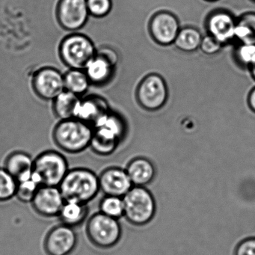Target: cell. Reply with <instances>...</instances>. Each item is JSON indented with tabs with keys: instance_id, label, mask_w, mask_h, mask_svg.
Masks as SVG:
<instances>
[{
	"instance_id": "cell-1",
	"label": "cell",
	"mask_w": 255,
	"mask_h": 255,
	"mask_svg": "<svg viewBox=\"0 0 255 255\" xmlns=\"http://www.w3.org/2000/svg\"><path fill=\"white\" fill-rule=\"evenodd\" d=\"M94 132L90 147L100 156L114 153L126 134L125 120L117 113L109 112L93 126Z\"/></svg>"
},
{
	"instance_id": "cell-2",
	"label": "cell",
	"mask_w": 255,
	"mask_h": 255,
	"mask_svg": "<svg viewBox=\"0 0 255 255\" xmlns=\"http://www.w3.org/2000/svg\"><path fill=\"white\" fill-rule=\"evenodd\" d=\"M65 201L89 204L99 193V177L86 168L69 169L59 186Z\"/></svg>"
},
{
	"instance_id": "cell-3",
	"label": "cell",
	"mask_w": 255,
	"mask_h": 255,
	"mask_svg": "<svg viewBox=\"0 0 255 255\" xmlns=\"http://www.w3.org/2000/svg\"><path fill=\"white\" fill-rule=\"evenodd\" d=\"M93 132V127L74 118L60 121L55 127L53 138L61 150L76 154L90 147Z\"/></svg>"
},
{
	"instance_id": "cell-4",
	"label": "cell",
	"mask_w": 255,
	"mask_h": 255,
	"mask_svg": "<svg viewBox=\"0 0 255 255\" xmlns=\"http://www.w3.org/2000/svg\"><path fill=\"white\" fill-rule=\"evenodd\" d=\"M125 216L135 226H144L151 222L156 212V204L151 192L143 186H133L123 197Z\"/></svg>"
},
{
	"instance_id": "cell-5",
	"label": "cell",
	"mask_w": 255,
	"mask_h": 255,
	"mask_svg": "<svg viewBox=\"0 0 255 255\" xmlns=\"http://www.w3.org/2000/svg\"><path fill=\"white\" fill-rule=\"evenodd\" d=\"M92 40L85 35L74 33L65 37L59 46V56L70 69L84 70L96 56Z\"/></svg>"
},
{
	"instance_id": "cell-6",
	"label": "cell",
	"mask_w": 255,
	"mask_h": 255,
	"mask_svg": "<svg viewBox=\"0 0 255 255\" xmlns=\"http://www.w3.org/2000/svg\"><path fill=\"white\" fill-rule=\"evenodd\" d=\"M68 171L66 157L55 150H47L34 159L32 176L41 186H59Z\"/></svg>"
},
{
	"instance_id": "cell-7",
	"label": "cell",
	"mask_w": 255,
	"mask_h": 255,
	"mask_svg": "<svg viewBox=\"0 0 255 255\" xmlns=\"http://www.w3.org/2000/svg\"><path fill=\"white\" fill-rule=\"evenodd\" d=\"M86 232L93 246L98 249H108L114 247L120 241L122 228L118 219L99 212L88 219Z\"/></svg>"
},
{
	"instance_id": "cell-8",
	"label": "cell",
	"mask_w": 255,
	"mask_h": 255,
	"mask_svg": "<svg viewBox=\"0 0 255 255\" xmlns=\"http://www.w3.org/2000/svg\"><path fill=\"white\" fill-rule=\"evenodd\" d=\"M135 95L137 102L144 110L157 111L168 101V86L162 76L152 73L145 76L138 83Z\"/></svg>"
},
{
	"instance_id": "cell-9",
	"label": "cell",
	"mask_w": 255,
	"mask_h": 255,
	"mask_svg": "<svg viewBox=\"0 0 255 255\" xmlns=\"http://www.w3.org/2000/svg\"><path fill=\"white\" fill-rule=\"evenodd\" d=\"M180 29L178 18L171 11H157L149 21L150 37L156 44L163 47L174 44Z\"/></svg>"
},
{
	"instance_id": "cell-10",
	"label": "cell",
	"mask_w": 255,
	"mask_h": 255,
	"mask_svg": "<svg viewBox=\"0 0 255 255\" xmlns=\"http://www.w3.org/2000/svg\"><path fill=\"white\" fill-rule=\"evenodd\" d=\"M89 16L86 0H60L58 4L56 17L65 30L74 32L83 29Z\"/></svg>"
},
{
	"instance_id": "cell-11",
	"label": "cell",
	"mask_w": 255,
	"mask_h": 255,
	"mask_svg": "<svg viewBox=\"0 0 255 255\" xmlns=\"http://www.w3.org/2000/svg\"><path fill=\"white\" fill-rule=\"evenodd\" d=\"M78 245L75 228L61 223L49 231L44 240L47 255H71Z\"/></svg>"
},
{
	"instance_id": "cell-12",
	"label": "cell",
	"mask_w": 255,
	"mask_h": 255,
	"mask_svg": "<svg viewBox=\"0 0 255 255\" xmlns=\"http://www.w3.org/2000/svg\"><path fill=\"white\" fill-rule=\"evenodd\" d=\"M237 17L223 8L213 10L206 18L207 34L225 46L234 41V32Z\"/></svg>"
},
{
	"instance_id": "cell-13",
	"label": "cell",
	"mask_w": 255,
	"mask_h": 255,
	"mask_svg": "<svg viewBox=\"0 0 255 255\" xmlns=\"http://www.w3.org/2000/svg\"><path fill=\"white\" fill-rule=\"evenodd\" d=\"M32 87L35 94L44 101H54L65 91L64 75L57 69L46 67L38 70L33 77Z\"/></svg>"
},
{
	"instance_id": "cell-14",
	"label": "cell",
	"mask_w": 255,
	"mask_h": 255,
	"mask_svg": "<svg viewBox=\"0 0 255 255\" xmlns=\"http://www.w3.org/2000/svg\"><path fill=\"white\" fill-rule=\"evenodd\" d=\"M65 200L59 186H41L31 204L34 211L44 218L58 217Z\"/></svg>"
},
{
	"instance_id": "cell-15",
	"label": "cell",
	"mask_w": 255,
	"mask_h": 255,
	"mask_svg": "<svg viewBox=\"0 0 255 255\" xmlns=\"http://www.w3.org/2000/svg\"><path fill=\"white\" fill-rule=\"evenodd\" d=\"M100 189L105 195L123 198L132 187V182L126 170L110 167L99 176Z\"/></svg>"
},
{
	"instance_id": "cell-16",
	"label": "cell",
	"mask_w": 255,
	"mask_h": 255,
	"mask_svg": "<svg viewBox=\"0 0 255 255\" xmlns=\"http://www.w3.org/2000/svg\"><path fill=\"white\" fill-rule=\"evenodd\" d=\"M110 111L109 104L104 98L92 95L80 99L74 118L93 127Z\"/></svg>"
},
{
	"instance_id": "cell-17",
	"label": "cell",
	"mask_w": 255,
	"mask_h": 255,
	"mask_svg": "<svg viewBox=\"0 0 255 255\" xmlns=\"http://www.w3.org/2000/svg\"><path fill=\"white\" fill-rule=\"evenodd\" d=\"M116 65L117 63L97 52L96 56L88 65L85 71L92 84L101 86L113 78Z\"/></svg>"
},
{
	"instance_id": "cell-18",
	"label": "cell",
	"mask_w": 255,
	"mask_h": 255,
	"mask_svg": "<svg viewBox=\"0 0 255 255\" xmlns=\"http://www.w3.org/2000/svg\"><path fill=\"white\" fill-rule=\"evenodd\" d=\"M126 171L133 186L145 187L153 182L156 175V167L145 157L132 159L128 163Z\"/></svg>"
},
{
	"instance_id": "cell-19",
	"label": "cell",
	"mask_w": 255,
	"mask_h": 255,
	"mask_svg": "<svg viewBox=\"0 0 255 255\" xmlns=\"http://www.w3.org/2000/svg\"><path fill=\"white\" fill-rule=\"evenodd\" d=\"M4 168L18 182L29 180L33 173L34 159L29 153L16 151L5 159Z\"/></svg>"
},
{
	"instance_id": "cell-20",
	"label": "cell",
	"mask_w": 255,
	"mask_h": 255,
	"mask_svg": "<svg viewBox=\"0 0 255 255\" xmlns=\"http://www.w3.org/2000/svg\"><path fill=\"white\" fill-rule=\"evenodd\" d=\"M89 214V207L87 204L65 201L58 217L61 223L75 228L84 223Z\"/></svg>"
},
{
	"instance_id": "cell-21",
	"label": "cell",
	"mask_w": 255,
	"mask_h": 255,
	"mask_svg": "<svg viewBox=\"0 0 255 255\" xmlns=\"http://www.w3.org/2000/svg\"><path fill=\"white\" fill-rule=\"evenodd\" d=\"M80 99L75 94L64 91L53 101V111L56 117L60 121L74 119Z\"/></svg>"
},
{
	"instance_id": "cell-22",
	"label": "cell",
	"mask_w": 255,
	"mask_h": 255,
	"mask_svg": "<svg viewBox=\"0 0 255 255\" xmlns=\"http://www.w3.org/2000/svg\"><path fill=\"white\" fill-rule=\"evenodd\" d=\"M234 41L239 44H255V11H248L237 17Z\"/></svg>"
},
{
	"instance_id": "cell-23",
	"label": "cell",
	"mask_w": 255,
	"mask_h": 255,
	"mask_svg": "<svg viewBox=\"0 0 255 255\" xmlns=\"http://www.w3.org/2000/svg\"><path fill=\"white\" fill-rule=\"evenodd\" d=\"M202 38L199 29L193 26H185L180 29L174 45L180 51L193 53L200 48Z\"/></svg>"
},
{
	"instance_id": "cell-24",
	"label": "cell",
	"mask_w": 255,
	"mask_h": 255,
	"mask_svg": "<svg viewBox=\"0 0 255 255\" xmlns=\"http://www.w3.org/2000/svg\"><path fill=\"white\" fill-rule=\"evenodd\" d=\"M65 90L81 98L89 90L91 83L84 70L70 69L64 75Z\"/></svg>"
},
{
	"instance_id": "cell-25",
	"label": "cell",
	"mask_w": 255,
	"mask_h": 255,
	"mask_svg": "<svg viewBox=\"0 0 255 255\" xmlns=\"http://www.w3.org/2000/svg\"><path fill=\"white\" fill-rule=\"evenodd\" d=\"M100 212L113 219H120L125 215L123 198L105 195L100 202Z\"/></svg>"
},
{
	"instance_id": "cell-26",
	"label": "cell",
	"mask_w": 255,
	"mask_h": 255,
	"mask_svg": "<svg viewBox=\"0 0 255 255\" xmlns=\"http://www.w3.org/2000/svg\"><path fill=\"white\" fill-rule=\"evenodd\" d=\"M17 181L5 170L0 168V202H6L16 195Z\"/></svg>"
},
{
	"instance_id": "cell-27",
	"label": "cell",
	"mask_w": 255,
	"mask_h": 255,
	"mask_svg": "<svg viewBox=\"0 0 255 255\" xmlns=\"http://www.w3.org/2000/svg\"><path fill=\"white\" fill-rule=\"evenodd\" d=\"M41 185L35 180L33 177L29 180L17 183V191H16V198L20 202L28 204L31 203Z\"/></svg>"
},
{
	"instance_id": "cell-28",
	"label": "cell",
	"mask_w": 255,
	"mask_h": 255,
	"mask_svg": "<svg viewBox=\"0 0 255 255\" xmlns=\"http://www.w3.org/2000/svg\"><path fill=\"white\" fill-rule=\"evenodd\" d=\"M234 55L237 63L249 69L255 62V44H239Z\"/></svg>"
},
{
	"instance_id": "cell-29",
	"label": "cell",
	"mask_w": 255,
	"mask_h": 255,
	"mask_svg": "<svg viewBox=\"0 0 255 255\" xmlns=\"http://www.w3.org/2000/svg\"><path fill=\"white\" fill-rule=\"evenodd\" d=\"M89 14L97 18H102L110 14L113 8L112 0H86Z\"/></svg>"
},
{
	"instance_id": "cell-30",
	"label": "cell",
	"mask_w": 255,
	"mask_h": 255,
	"mask_svg": "<svg viewBox=\"0 0 255 255\" xmlns=\"http://www.w3.org/2000/svg\"><path fill=\"white\" fill-rule=\"evenodd\" d=\"M223 47L224 46L220 44L217 40L215 39L211 35L207 34L203 36L199 49L203 53L207 56H214L219 53Z\"/></svg>"
},
{
	"instance_id": "cell-31",
	"label": "cell",
	"mask_w": 255,
	"mask_h": 255,
	"mask_svg": "<svg viewBox=\"0 0 255 255\" xmlns=\"http://www.w3.org/2000/svg\"><path fill=\"white\" fill-rule=\"evenodd\" d=\"M234 255H255V237L242 240L236 247Z\"/></svg>"
},
{
	"instance_id": "cell-32",
	"label": "cell",
	"mask_w": 255,
	"mask_h": 255,
	"mask_svg": "<svg viewBox=\"0 0 255 255\" xmlns=\"http://www.w3.org/2000/svg\"><path fill=\"white\" fill-rule=\"evenodd\" d=\"M247 101L249 108L255 113V87H254L249 92Z\"/></svg>"
},
{
	"instance_id": "cell-33",
	"label": "cell",
	"mask_w": 255,
	"mask_h": 255,
	"mask_svg": "<svg viewBox=\"0 0 255 255\" xmlns=\"http://www.w3.org/2000/svg\"><path fill=\"white\" fill-rule=\"evenodd\" d=\"M249 71H250L251 76H252V78L255 81V62L250 68H249Z\"/></svg>"
},
{
	"instance_id": "cell-34",
	"label": "cell",
	"mask_w": 255,
	"mask_h": 255,
	"mask_svg": "<svg viewBox=\"0 0 255 255\" xmlns=\"http://www.w3.org/2000/svg\"><path fill=\"white\" fill-rule=\"evenodd\" d=\"M204 1L206 2H216L219 1V0H204Z\"/></svg>"
},
{
	"instance_id": "cell-35",
	"label": "cell",
	"mask_w": 255,
	"mask_h": 255,
	"mask_svg": "<svg viewBox=\"0 0 255 255\" xmlns=\"http://www.w3.org/2000/svg\"><path fill=\"white\" fill-rule=\"evenodd\" d=\"M251 2H253V3H255V0H250Z\"/></svg>"
}]
</instances>
